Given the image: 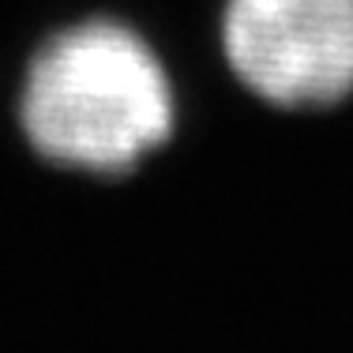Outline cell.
Masks as SVG:
<instances>
[{
  "label": "cell",
  "mask_w": 353,
  "mask_h": 353,
  "mask_svg": "<svg viewBox=\"0 0 353 353\" xmlns=\"http://www.w3.org/2000/svg\"><path fill=\"white\" fill-rule=\"evenodd\" d=\"M173 87L136 30L90 19L53 34L23 83V132L49 162L128 173L173 132Z\"/></svg>",
  "instance_id": "cell-1"
},
{
  "label": "cell",
  "mask_w": 353,
  "mask_h": 353,
  "mask_svg": "<svg viewBox=\"0 0 353 353\" xmlns=\"http://www.w3.org/2000/svg\"><path fill=\"white\" fill-rule=\"evenodd\" d=\"M225 61L274 105H331L353 90V0H230Z\"/></svg>",
  "instance_id": "cell-2"
}]
</instances>
